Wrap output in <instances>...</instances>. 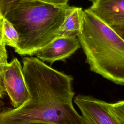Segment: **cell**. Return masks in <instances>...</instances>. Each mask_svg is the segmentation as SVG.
Returning a JSON list of instances; mask_svg holds the SVG:
<instances>
[{"label": "cell", "instance_id": "cell-1", "mask_svg": "<svg viewBox=\"0 0 124 124\" xmlns=\"http://www.w3.org/2000/svg\"><path fill=\"white\" fill-rule=\"evenodd\" d=\"M22 71L30 97L17 108L0 112V124H86L75 109L73 78L35 57L23 59Z\"/></svg>", "mask_w": 124, "mask_h": 124}, {"label": "cell", "instance_id": "cell-2", "mask_svg": "<svg viewBox=\"0 0 124 124\" xmlns=\"http://www.w3.org/2000/svg\"><path fill=\"white\" fill-rule=\"evenodd\" d=\"M74 7L39 0H15L1 7L0 13L18 33L15 51L32 56L57 38L58 31Z\"/></svg>", "mask_w": 124, "mask_h": 124}, {"label": "cell", "instance_id": "cell-3", "mask_svg": "<svg viewBox=\"0 0 124 124\" xmlns=\"http://www.w3.org/2000/svg\"><path fill=\"white\" fill-rule=\"evenodd\" d=\"M78 36L91 71L124 85V38L88 9Z\"/></svg>", "mask_w": 124, "mask_h": 124}, {"label": "cell", "instance_id": "cell-4", "mask_svg": "<svg viewBox=\"0 0 124 124\" xmlns=\"http://www.w3.org/2000/svg\"><path fill=\"white\" fill-rule=\"evenodd\" d=\"M4 90L8 94L13 108L20 107L30 97L22 67L17 58L14 59L5 67L0 75Z\"/></svg>", "mask_w": 124, "mask_h": 124}, {"label": "cell", "instance_id": "cell-5", "mask_svg": "<svg viewBox=\"0 0 124 124\" xmlns=\"http://www.w3.org/2000/svg\"><path fill=\"white\" fill-rule=\"evenodd\" d=\"M74 102L86 124H122L108 109V103L81 94L75 97Z\"/></svg>", "mask_w": 124, "mask_h": 124}, {"label": "cell", "instance_id": "cell-6", "mask_svg": "<svg viewBox=\"0 0 124 124\" xmlns=\"http://www.w3.org/2000/svg\"><path fill=\"white\" fill-rule=\"evenodd\" d=\"M88 8L116 30H124V0H94Z\"/></svg>", "mask_w": 124, "mask_h": 124}, {"label": "cell", "instance_id": "cell-7", "mask_svg": "<svg viewBox=\"0 0 124 124\" xmlns=\"http://www.w3.org/2000/svg\"><path fill=\"white\" fill-rule=\"evenodd\" d=\"M80 46L76 37H59L42 48L35 55L41 61L52 64L58 61H63L71 56Z\"/></svg>", "mask_w": 124, "mask_h": 124}, {"label": "cell", "instance_id": "cell-8", "mask_svg": "<svg viewBox=\"0 0 124 124\" xmlns=\"http://www.w3.org/2000/svg\"><path fill=\"white\" fill-rule=\"evenodd\" d=\"M83 11L82 8L75 6L58 31L57 37L78 36L83 27Z\"/></svg>", "mask_w": 124, "mask_h": 124}, {"label": "cell", "instance_id": "cell-9", "mask_svg": "<svg viewBox=\"0 0 124 124\" xmlns=\"http://www.w3.org/2000/svg\"><path fill=\"white\" fill-rule=\"evenodd\" d=\"M19 35L13 25L3 17L1 24V42L16 49L17 47Z\"/></svg>", "mask_w": 124, "mask_h": 124}, {"label": "cell", "instance_id": "cell-10", "mask_svg": "<svg viewBox=\"0 0 124 124\" xmlns=\"http://www.w3.org/2000/svg\"><path fill=\"white\" fill-rule=\"evenodd\" d=\"M109 110L122 124H124V100L114 103H108Z\"/></svg>", "mask_w": 124, "mask_h": 124}, {"label": "cell", "instance_id": "cell-11", "mask_svg": "<svg viewBox=\"0 0 124 124\" xmlns=\"http://www.w3.org/2000/svg\"><path fill=\"white\" fill-rule=\"evenodd\" d=\"M5 46L3 43L0 42V92L3 96L5 95V92L1 83L0 75L5 67L8 63L7 62V54Z\"/></svg>", "mask_w": 124, "mask_h": 124}, {"label": "cell", "instance_id": "cell-12", "mask_svg": "<svg viewBox=\"0 0 124 124\" xmlns=\"http://www.w3.org/2000/svg\"><path fill=\"white\" fill-rule=\"evenodd\" d=\"M42 1L52 4L56 5H66L68 4V2L69 0H39Z\"/></svg>", "mask_w": 124, "mask_h": 124}, {"label": "cell", "instance_id": "cell-13", "mask_svg": "<svg viewBox=\"0 0 124 124\" xmlns=\"http://www.w3.org/2000/svg\"><path fill=\"white\" fill-rule=\"evenodd\" d=\"M2 17H3L1 16L0 13V42H1V24Z\"/></svg>", "mask_w": 124, "mask_h": 124}, {"label": "cell", "instance_id": "cell-14", "mask_svg": "<svg viewBox=\"0 0 124 124\" xmlns=\"http://www.w3.org/2000/svg\"><path fill=\"white\" fill-rule=\"evenodd\" d=\"M4 105V103L0 100V112L1 111V110L3 109V105Z\"/></svg>", "mask_w": 124, "mask_h": 124}, {"label": "cell", "instance_id": "cell-15", "mask_svg": "<svg viewBox=\"0 0 124 124\" xmlns=\"http://www.w3.org/2000/svg\"><path fill=\"white\" fill-rule=\"evenodd\" d=\"M119 33L120 34V35L122 36V37H123L124 38V30H123V31H119Z\"/></svg>", "mask_w": 124, "mask_h": 124}, {"label": "cell", "instance_id": "cell-16", "mask_svg": "<svg viewBox=\"0 0 124 124\" xmlns=\"http://www.w3.org/2000/svg\"><path fill=\"white\" fill-rule=\"evenodd\" d=\"M3 96H3V95L0 93V98H3Z\"/></svg>", "mask_w": 124, "mask_h": 124}, {"label": "cell", "instance_id": "cell-17", "mask_svg": "<svg viewBox=\"0 0 124 124\" xmlns=\"http://www.w3.org/2000/svg\"><path fill=\"white\" fill-rule=\"evenodd\" d=\"M42 124V123H37V124Z\"/></svg>", "mask_w": 124, "mask_h": 124}, {"label": "cell", "instance_id": "cell-18", "mask_svg": "<svg viewBox=\"0 0 124 124\" xmlns=\"http://www.w3.org/2000/svg\"><path fill=\"white\" fill-rule=\"evenodd\" d=\"M89 0V1H91V2H92L94 0Z\"/></svg>", "mask_w": 124, "mask_h": 124}]
</instances>
